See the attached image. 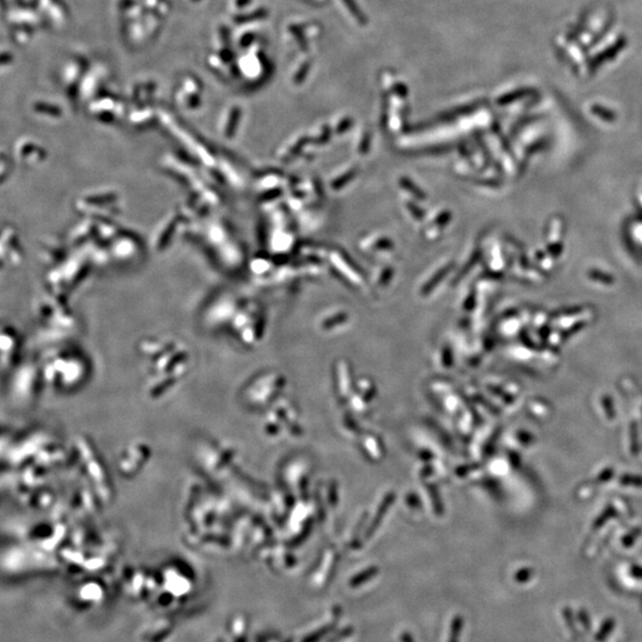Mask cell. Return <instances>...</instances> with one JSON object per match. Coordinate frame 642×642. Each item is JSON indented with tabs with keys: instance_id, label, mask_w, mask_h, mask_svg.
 <instances>
[{
	"instance_id": "cell-1",
	"label": "cell",
	"mask_w": 642,
	"mask_h": 642,
	"mask_svg": "<svg viewBox=\"0 0 642 642\" xmlns=\"http://www.w3.org/2000/svg\"><path fill=\"white\" fill-rule=\"evenodd\" d=\"M624 44H626V40H624V38H623V40H622V38H621V40L617 41L616 44L611 45V47H610L609 49H606V50L601 52V54H599L597 57L594 60V62H591L590 68L591 69L598 68V67L601 66L603 62H606V61H609V60H611V59L615 57V55L619 54V52L621 51V49L624 47Z\"/></svg>"
},
{
	"instance_id": "cell-2",
	"label": "cell",
	"mask_w": 642,
	"mask_h": 642,
	"mask_svg": "<svg viewBox=\"0 0 642 642\" xmlns=\"http://www.w3.org/2000/svg\"><path fill=\"white\" fill-rule=\"evenodd\" d=\"M344 3H345V5L347 6V9L350 10V12L352 13V16H354L359 23H361V24H366V23H368V19L365 18V16L363 15V12L361 11V10H359L358 5L355 3V0H344Z\"/></svg>"
},
{
	"instance_id": "cell-3",
	"label": "cell",
	"mask_w": 642,
	"mask_h": 642,
	"mask_svg": "<svg viewBox=\"0 0 642 642\" xmlns=\"http://www.w3.org/2000/svg\"><path fill=\"white\" fill-rule=\"evenodd\" d=\"M527 93H528V91H527V90H521V91H516V92H514V93H511V94H507V95H506V97H504L503 99H501V102H507V101H513V100H515V99H517V98H521V97H523V95H524V94H527Z\"/></svg>"
}]
</instances>
